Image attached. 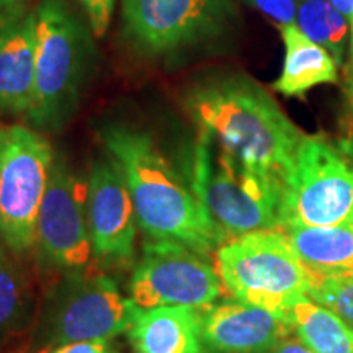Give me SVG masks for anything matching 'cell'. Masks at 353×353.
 Here are the masks:
<instances>
[{
    "mask_svg": "<svg viewBox=\"0 0 353 353\" xmlns=\"http://www.w3.org/2000/svg\"><path fill=\"white\" fill-rule=\"evenodd\" d=\"M82 10V15L90 25L95 38H103L107 34L117 0H72Z\"/></svg>",
    "mask_w": 353,
    "mask_h": 353,
    "instance_id": "603a6c76",
    "label": "cell"
},
{
    "mask_svg": "<svg viewBox=\"0 0 353 353\" xmlns=\"http://www.w3.org/2000/svg\"><path fill=\"white\" fill-rule=\"evenodd\" d=\"M85 183L94 257L105 265L131 262L136 250L138 218L125 175L107 154L95 159Z\"/></svg>",
    "mask_w": 353,
    "mask_h": 353,
    "instance_id": "7c38bea8",
    "label": "cell"
},
{
    "mask_svg": "<svg viewBox=\"0 0 353 353\" xmlns=\"http://www.w3.org/2000/svg\"><path fill=\"white\" fill-rule=\"evenodd\" d=\"M221 291L218 270L206 255L174 241L145 242L130 281V298L139 309H205L216 303Z\"/></svg>",
    "mask_w": 353,
    "mask_h": 353,
    "instance_id": "30bf717a",
    "label": "cell"
},
{
    "mask_svg": "<svg viewBox=\"0 0 353 353\" xmlns=\"http://www.w3.org/2000/svg\"><path fill=\"white\" fill-rule=\"evenodd\" d=\"M350 51H352V57L350 59L353 61V19H352V21H350Z\"/></svg>",
    "mask_w": 353,
    "mask_h": 353,
    "instance_id": "f1b7e54d",
    "label": "cell"
},
{
    "mask_svg": "<svg viewBox=\"0 0 353 353\" xmlns=\"http://www.w3.org/2000/svg\"><path fill=\"white\" fill-rule=\"evenodd\" d=\"M337 145L353 161V61L343 65V112Z\"/></svg>",
    "mask_w": 353,
    "mask_h": 353,
    "instance_id": "7402d4cb",
    "label": "cell"
},
{
    "mask_svg": "<svg viewBox=\"0 0 353 353\" xmlns=\"http://www.w3.org/2000/svg\"><path fill=\"white\" fill-rule=\"evenodd\" d=\"M216 270L234 299L285 317L312 286V273L278 229L228 239L216 250Z\"/></svg>",
    "mask_w": 353,
    "mask_h": 353,
    "instance_id": "5b68a950",
    "label": "cell"
},
{
    "mask_svg": "<svg viewBox=\"0 0 353 353\" xmlns=\"http://www.w3.org/2000/svg\"><path fill=\"white\" fill-rule=\"evenodd\" d=\"M32 304L28 280L13 254L0 241V350L25 327Z\"/></svg>",
    "mask_w": 353,
    "mask_h": 353,
    "instance_id": "d6986e66",
    "label": "cell"
},
{
    "mask_svg": "<svg viewBox=\"0 0 353 353\" xmlns=\"http://www.w3.org/2000/svg\"><path fill=\"white\" fill-rule=\"evenodd\" d=\"M293 334L312 353H353V327L332 309L304 296L286 314Z\"/></svg>",
    "mask_w": 353,
    "mask_h": 353,
    "instance_id": "ac0fdd59",
    "label": "cell"
},
{
    "mask_svg": "<svg viewBox=\"0 0 353 353\" xmlns=\"http://www.w3.org/2000/svg\"><path fill=\"white\" fill-rule=\"evenodd\" d=\"M348 21L353 19V0H329Z\"/></svg>",
    "mask_w": 353,
    "mask_h": 353,
    "instance_id": "83f0119b",
    "label": "cell"
},
{
    "mask_svg": "<svg viewBox=\"0 0 353 353\" xmlns=\"http://www.w3.org/2000/svg\"><path fill=\"white\" fill-rule=\"evenodd\" d=\"M183 107L198 130L285 182L304 132L252 77L218 74L201 79L185 92Z\"/></svg>",
    "mask_w": 353,
    "mask_h": 353,
    "instance_id": "7a4b0ae2",
    "label": "cell"
},
{
    "mask_svg": "<svg viewBox=\"0 0 353 353\" xmlns=\"http://www.w3.org/2000/svg\"><path fill=\"white\" fill-rule=\"evenodd\" d=\"M134 353H210L203 335V309H143L128 330Z\"/></svg>",
    "mask_w": 353,
    "mask_h": 353,
    "instance_id": "9a60e30c",
    "label": "cell"
},
{
    "mask_svg": "<svg viewBox=\"0 0 353 353\" xmlns=\"http://www.w3.org/2000/svg\"><path fill=\"white\" fill-rule=\"evenodd\" d=\"M278 26L296 25V0H249Z\"/></svg>",
    "mask_w": 353,
    "mask_h": 353,
    "instance_id": "cb8c5ba5",
    "label": "cell"
},
{
    "mask_svg": "<svg viewBox=\"0 0 353 353\" xmlns=\"http://www.w3.org/2000/svg\"><path fill=\"white\" fill-rule=\"evenodd\" d=\"M312 275L353 278V223L342 226L281 229Z\"/></svg>",
    "mask_w": 353,
    "mask_h": 353,
    "instance_id": "e0dca14e",
    "label": "cell"
},
{
    "mask_svg": "<svg viewBox=\"0 0 353 353\" xmlns=\"http://www.w3.org/2000/svg\"><path fill=\"white\" fill-rule=\"evenodd\" d=\"M285 59L273 90L283 97L303 99L322 83H337L339 72L334 56L321 44L311 41L296 25L280 26Z\"/></svg>",
    "mask_w": 353,
    "mask_h": 353,
    "instance_id": "2e32d148",
    "label": "cell"
},
{
    "mask_svg": "<svg viewBox=\"0 0 353 353\" xmlns=\"http://www.w3.org/2000/svg\"><path fill=\"white\" fill-rule=\"evenodd\" d=\"M270 353H312L307 347H304L296 337H286Z\"/></svg>",
    "mask_w": 353,
    "mask_h": 353,
    "instance_id": "4316f807",
    "label": "cell"
},
{
    "mask_svg": "<svg viewBox=\"0 0 353 353\" xmlns=\"http://www.w3.org/2000/svg\"><path fill=\"white\" fill-rule=\"evenodd\" d=\"M291 334L285 316L237 299L203 309V335L210 353H270Z\"/></svg>",
    "mask_w": 353,
    "mask_h": 353,
    "instance_id": "4fadbf2b",
    "label": "cell"
},
{
    "mask_svg": "<svg viewBox=\"0 0 353 353\" xmlns=\"http://www.w3.org/2000/svg\"><path fill=\"white\" fill-rule=\"evenodd\" d=\"M39 260L63 273L85 270L94 257L87 218V183L56 154L37 221Z\"/></svg>",
    "mask_w": 353,
    "mask_h": 353,
    "instance_id": "8fae6325",
    "label": "cell"
},
{
    "mask_svg": "<svg viewBox=\"0 0 353 353\" xmlns=\"http://www.w3.org/2000/svg\"><path fill=\"white\" fill-rule=\"evenodd\" d=\"M309 298L332 309L353 327V278L312 275Z\"/></svg>",
    "mask_w": 353,
    "mask_h": 353,
    "instance_id": "44dd1931",
    "label": "cell"
},
{
    "mask_svg": "<svg viewBox=\"0 0 353 353\" xmlns=\"http://www.w3.org/2000/svg\"><path fill=\"white\" fill-rule=\"evenodd\" d=\"M97 134L125 175L138 226L149 239L179 242L203 255L229 239L149 132L110 121Z\"/></svg>",
    "mask_w": 353,
    "mask_h": 353,
    "instance_id": "6da1fadb",
    "label": "cell"
},
{
    "mask_svg": "<svg viewBox=\"0 0 353 353\" xmlns=\"http://www.w3.org/2000/svg\"><path fill=\"white\" fill-rule=\"evenodd\" d=\"M41 353H120L112 345V341H85L69 342L56 345Z\"/></svg>",
    "mask_w": 353,
    "mask_h": 353,
    "instance_id": "d4e9b609",
    "label": "cell"
},
{
    "mask_svg": "<svg viewBox=\"0 0 353 353\" xmlns=\"http://www.w3.org/2000/svg\"><path fill=\"white\" fill-rule=\"evenodd\" d=\"M37 76L26 123L39 132L63 131L81 107L97 64L95 34L69 0H39Z\"/></svg>",
    "mask_w": 353,
    "mask_h": 353,
    "instance_id": "3957f363",
    "label": "cell"
},
{
    "mask_svg": "<svg viewBox=\"0 0 353 353\" xmlns=\"http://www.w3.org/2000/svg\"><path fill=\"white\" fill-rule=\"evenodd\" d=\"M187 179L219 228L231 237L283 226V179L242 161L198 130Z\"/></svg>",
    "mask_w": 353,
    "mask_h": 353,
    "instance_id": "277c9868",
    "label": "cell"
},
{
    "mask_svg": "<svg viewBox=\"0 0 353 353\" xmlns=\"http://www.w3.org/2000/svg\"><path fill=\"white\" fill-rule=\"evenodd\" d=\"M141 311L107 275L64 273L44 303L39 343L48 350L69 342L113 341L131 329Z\"/></svg>",
    "mask_w": 353,
    "mask_h": 353,
    "instance_id": "8992f818",
    "label": "cell"
},
{
    "mask_svg": "<svg viewBox=\"0 0 353 353\" xmlns=\"http://www.w3.org/2000/svg\"><path fill=\"white\" fill-rule=\"evenodd\" d=\"M232 0H121L123 38L149 59H170L228 32Z\"/></svg>",
    "mask_w": 353,
    "mask_h": 353,
    "instance_id": "9c48e42d",
    "label": "cell"
},
{
    "mask_svg": "<svg viewBox=\"0 0 353 353\" xmlns=\"http://www.w3.org/2000/svg\"><path fill=\"white\" fill-rule=\"evenodd\" d=\"M56 152L43 132L0 126V241L15 257L37 242V221Z\"/></svg>",
    "mask_w": 353,
    "mask_h": 353,
    "instance_id": "52a82bcc",
    "label": "cell"
},
{
    "mask_svg": "<svg viewBox=\"0 0 353 353\" xmlns=\"http://www.w3.org/2000/svg\"><path fill=\"white\" fill-rule=\"evenodd\" d=\"M353 223V161L324 134H304L283 182V226Z\"/></svg>",
    "mask_w": 353,
    "mask_h": 353,
    "instance_id": "ba28073f",
    "label": "cell"
},
{
    "mask_svg": "<svg viewBox=\"0 0 353 353\" xmlns=\"http://www.w3.org/2000/svg\"><path fill=\"white\" fill-rule=\"evenodd\" d=\"M37 76L34 6L0 20V113L26 118Z\"/></svg>",
    "mask_w": 353,
    "mask_h": 353,
    "instance_id": "5bb4252c",
    "label": "cell"
},
{
    "mask_svg": "<svg viewBox=\"0 0 353 353\" xmlns=\"http://www.w3.org/2000/svg\"><path fill=\"white\" fill-rule=\"evenodd\" d=\"M32 2L33 0H0V20L33 7Z\"/></svg>",
    "mask_w": 353,
    "mask_h": 353,
    "instance_id": "484cf974",
    "label": "cell"
},
{
    "mask_svg": "<svg viewBox=\"0 0 353 353\" xmlns=\"http://www.w3.org/2000/svg\"><path fill=\"white\" fill-rule=\"evenodd\" d=\"M296 26L343 65L350 21L329 0H296Z\"/></svg>",
    "mask_w": 353,
    "mask_h": 353,
    "instance_id": "ffe728a7",
    "label": "cell"
}]
</instances>
